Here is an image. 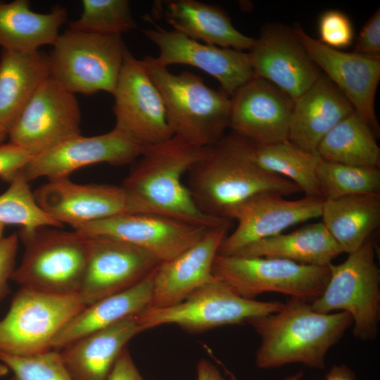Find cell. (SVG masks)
I'll return each mask as SVG.
<instances>
[{"label": "cell", "instance_id": "cell-40", "mask_svg": "<svg viewBox=\"0 0 380 380\" xmlns=\"http://www.w3.org/2000/svg\"><path fill=\"white\" fill-rule=\"evenodd\" d=\"M354 52L380 56V9L376 10L362 27L355 41Z\"/></svg>", "mask_w": 380, "mask_h": 380}, {"label": "cell", "instance_id": "cell-2", "mask_svg": "<svg viewBox=\"0 0 380 380\" xmlns=\"http://www.w3.org/2000/svg\"><path fill=\"white\" fill-rule=\"evenodd\" d=\"M353 323L347 312H318L310 303L294 297L279 311L246 322L261 338L255 364L262 369L292 363L323 369L329 350Z\"/></svg>", "mask_w": 380, "mask_h": 380}, {"label": "cell", "instance_id": "cell-46", "mask_svg": "<svg viewBox=\"0 0 380 380\" xmlns=\"http://www.w3.org/2000/svg\"><path fill=\"white\" fill-rule=\"evenodd\" d=\"M4 227L5 225L0 223V241L3 239V234L4 231Z\"/></svg>", "mask_w": 380, "mask_h": 380}, {"label": "cell", "instance_id": "cell-21", "mask_svg": "<svg viewBox=\"0 0 380 380\" xmlns=\"http://www.w3.org/2000/svg\"><path fill=\"white\" fill-rule=\"evenodd\" d=\"M249 51L254 76L272 83L293 101L321 75L293 30L286 26L264 27Z\"/></svg>", "mask_w": 380, "mask_h": 380}, {"label": "cell", "instance_id": "cell-34", "mask_svg": "<svg viewBox=\"0 0 380 380\" xmlns=\"http://www.w3.org/2000/svg\"><path fill=\"white\" fill-rule=\"evenodd\" d=\"M9 184L0 195V223L20 225L26 231L43 227H63L39 206L21 172Z\"/></svg>", "mask_w": 380, "mask_h": 380}, {"label": "cell", "instance_id": "cell-19", "mask_svg": "<svg viewBox=\"0 0 380 380\" xmlns=\"http://www.w3.org/2000/svg\"><path fill=\"white\" fill-rule=\"evenodd\" d=\"M90 238V255L77 293L86 306L133 286L160 262L129 243L109 237Z\"/></svg>", "mask_w": 380, "mask_h": 380}, {"label": "cell", "instance_id": "cell-10", "mask_svg": "<svg viewBox=\"0 0 380 380\" xmlns=\"http://www.w3.org/2000/svg\"><path fill=\"white\" fill-rule=\"evenodd\" d=\"M85 307L77 294L20 287L0 320V352L27 357L51 350L56 334Z\"/></svg>", "mask_w": 380, "mask_h": 380}, {"label": "cell", "instance_id": "cell-18", "mask_svg": "<svg viewBox=\"0 0 380 380\" xmlns=\"http://www.w3.org/2000/svg\"><path fill=\"white\" fill-rule=\"evenodd\" d=\"M143 147L115 128L97 136L80 134L32 157L21 172L28 182L40 177L49 181L68 178L75 170L92 164L133 163Z\"/></svg>", "mask_w": 380, "mask_h": 380}, {"label": "cell", "instance_id": "cell-25", "mask_svg": "<svg viewBox=\"0 0 380 380\" xmlns=\"http://www.w3.org/2000/svg\"><path fill=\"white\" fill-rule=\"evenodd\" d=\"M355 110L345 96L324 75L294 100L288 140L316 153L322 138L341 120Z\"/></svg>", "mask_w": 380, "mask_h": 380}, {"label": "cell", "instance_id": "cell-24", "mask_svg": "<svg viewBox=\"0 0 380 380\" xmlns=\"http://www.w3.org/2000/svg\"><path fill=\"white\" fill-rule=\"evenodd\" d=\"M137 315L87 334L58 350L75 380L108 379L127 343L143 331Z\"/></svg>", "mask_w": 380, "mask_h": 380}, {"label": "cell", "instance_id": "cell-41", "mask_svg": "<svg viewBox=\"0 0 380 380\" xmlns=\"http://www.w3.org/2000/svg\"><path fill=\"white\" fill-rule=\"evenodd\" d=\"M108 380H144L127 348L119 355Z\"/></svg>", "mask_w": 380, "mask_h": 380}, {"label": "cell", "instance_id": "cell-30", "mask_svg": "<svg viewBox=\"0 0 380 380\" xmlns=\"http://www.w3.org/2000/svg\"><path fill=\"white\" fill-rule=\"evenodd\" d=\"M320 217L331 236L348 254L357 250L380 224V194L324 199Z\"/></svg>", "mask_w": 380, "mask_h": 380}, {"label": "cell", "instance_id": "cell-23", "mask_svg": "<svg viewBox=\"0 0 380 380\" xmlns=\"http://www.w3.org/2000/svg\"><path fill=\"white\" fill-rule=\"evenodd\" d=\"M152 11L173 30L204 44L243 51L250 50L255 41L236 30L217 6L196 0L157 1Z\"/></svg>", "mask_w": 380, "mask_h": 380}, {"label": "cell", "instance_id": "cell-29", "mask_svg": "<svg viewBox=\"0 0 380 380\" xmlns=\"http://www.w3.org/2000/svg\"><path fill=\"white\" fill-rule=\"evenodd\" d=\"M343 253L324 224L319 222L255 242L234 255L277 258L303 265L327 266Z\"/></svg>", "mask_w": 380, "mask_h": 380}, {"label": "cell", "instance_id": "cell-22", "mask_svg": "<svg viewBox=\"0 0 380 380\" xmlns=\"http://www.w3.org/2000/svg\"><path fill=\"white\" fill-rule=\"evenodd\" d=\"M230 221L209 228L195 243L155 269L150 307L176 305L213 280V265L229 228Z\"/></svg>", "mask_w": 380, "mask_h": 380}, {"label": "cell", "instance_id": "cell-20", "mask_svg": "<svg viewBox=\"0 0 380 380\" xmlns=\"http://www.w3.org/2000/svg\"><path fill=\"white\" fill-rule=\"evenodd\" d=\"M293 103L272 83L254 77L231 96L229 127L255 144L288 140Z\"/></svg>", "mask_w": 380, "mask_h": 380}, {"label": "cell", "instance_id": "cell-43", "mask_svg": "<svg viewBox=\"0 0 380 380\" xmlns=\"http://www.w3.org/2000/svg\"><path fill=\"white\" fill-rule=\"evenodd\" d=\"M197 380H225L218 369L210 361L201 359L196 366Z\"/></svg>", "mask_w": 380, "mask_h": 380}, {"label": "cell", "instance_id": "cell-42", "mask_svg": "<svg viewBox=\"0 0 380 380\" xmlns=\"http://www.w3.org/2000/svg\"><path fill=\"white\" fill-rule=\"evenodd\" d=\"M303 376V373L300 371L286 376L283 380H300ZM325 380H356V375L346 365H335L327 373Z\"/></svg>", "mask_w": 380, "mask_h": 380}, {"label": "cell", "instance_id": "cell-7", "mask_svg": "<svg viewBox=\"0 0 380 380\" xmlns=\"http://www.w3.org/2000/svg\"><path fill=\"white\" fill-rule=\"evenodd\" d=\"M374 254L371 236L343 262L330 263L328 283L322 295L311 303L318 312L349 313L353 336L363 341L376 338L380 322V271Z\"/></svg>", "mask_w": 380, "mask_h": 380}, {"label": "cell", "instance_id": "cell-32", "mask_svg": "<svg viewBox=\"0 0 380 380\" xmlns=\"http://www.w3.org/2000/svg\"><path fill=\"white\" fill-rule=\"evenodd\" d=\"M247 141L250 156L258 166L292 182L305 196L322 198L317 179V153L289 140L267 145Z\"/></svg>", "mask_w": 380, "mask_h": 380}, {"label": "cell", "instance_id": "cell-35", "mask_svg": "<svg viewBox=\"0 0 380 380\" xmlns=\"http://www.w3.org/2000/svg\"><path fill=\"white\" fill-rule=\"evenodd\" d=\"M79 18L69 29L87 32L120 34L137 27L127 0H82Z\"/></svg>", "mask_w": 380, "mask_h": 380}, {"label": "cell", "instance_id": "cell-12", "mask_svg": "<svg viewBox=\"0 0 380 380\" xmlns=\"http://www.w3.org/2000/svg\"><path fill=\"white\" fill-rule=\"evenodd\" d=\"M80 123L75 94L48 78L11 125L8 137L34 157L80 135Z\"/></svg>", "mask_w": 380, "mask_h": 380}, {"label": "cell", "instance_id": "cell-13", "mask_svg": "<svg viewBox=\"0 0 380 380\" xmlns=\"http://www.w3.org/2000/svg\"><path fill=\"white\" fill-rule=\"evenodd\" d=\"M114 128L141 146L172 137L161 94L141 60L128 50L113 93Z\"/></svg>", "mask_w": 380, "mask_h": 380}, {"label": "cell", "instance_id": "cell-14", "mask_svg": "<svg viewBox=\"0 0 380 380\" xmlns=\"http://www.w3.org/2000/svg\"><path fill=\"white\" fill-rule=\"evenodd\" d=\"M293 32L315 65L352 105L355 113L379 136L374 100L380 80V56L330 48L308 34L299 24Z\"/></svg>", "mask_w": 380, "mask_h": 380}, {"label": "cell", "instance_id": "cell-8", "mask_svg": "<svg viewBox=\"0 0 380 380\" xmlns=\"http://www.w3.org/2000/svg\"><path fill=\"white\" fill-rule=\"evenodd\" d=\"M279 301H259L238 295L227 284L215 278L169 307H148L137 315L144 331L165 324H176L190 333L243 324L253 317L279 311Z\"/></svg>", "mask_w": 380, "mask_h": 380}, {"label": "cell", "instance_id": "cell-31", "mask_svg": "<svg viewBox=\"0 0 380 380\" xmlns=\"http://www.w3.org/2000/svg\"><path fill=\"white\" fill-rule=\"evenodd\" d=\"M370 127L355 111L320 141L316 152L323 160L343 164L380 166V148Z\"/></svg>", "mask_w": 380, "mask_h": 380}, {"label": "cell", "instance_id": "cell-27", "mask_svg": "<svg viewBox=\"0 0 380 380\" xmlns=\"http://www.w3.org/2000/svg\"><path fill=\"white\" fill-rule=\"evenodd\" d=\"M49 78L48 53L39 49L0 55V125L8 130L39 86Z\"/></svg>", "mask_w": 380, "mask_h": 380}, {"label": "cell", "instance_id": "cell-37", "mask_svg": "<svg viewBox=\"0 0 380 380\" xmlns=\"http://www.w3.org/2000/svg\"><path fill=\"white\" fill-rule=\"evenodd\" d=\"M319 39L322 44L341 49L354 42V28L348 15L338 10H328L322 13L317 24Z\"/></svg>", "mask_w": 380, "mask_h": 380}, {"label": "cell", "instance_id": "cell-5", "mask_svg": "<svg viewBox=\"0 0 380 380\" xmlns=\"http://www.w3.org/2000/svg\"><path fill=\"white\" fill-rule=\"evenodd\" d=\"M18 237L25 251L11 280L42 292L77 294L90 255V237L54 227L21 229Z\"/></svg>", "mask_w": 380, "mask_h": 380}, {"label": "cell", "instance_id": "cell-1", "mask_svg": "<svg viewBox=\"0 0 380 380\" xmlns=\"http://www.w3.org/2000/svg\"><path fill=\"white\" fill-rule=\"evenodd\" d=\"M187 177L195 204L213 217L228 219L235 208L260 194L286 197L300 192L292 182L258 166L250 156L248 141L233 133L210 146Z\"/></svg>", "mask_w": 380, "mask_h": 380}, {"label": "cell", "instance_id": "cell-28", "mask_svg": "<svg viewBox=\"0 0 380 380\" xmlns=\"http://www.w3.org/2000/svg\"><path fill=\"white\" fill-rule=\"evenodd\" d=\"M67 18L66 8L60 5L41 13L33 11L27 0L0 1V46L27 52L44 45L53 46Z\"/></svg>", "mask_w": 380, "mask_h": 380}, {"label": "cell", "instance_id": "cell-38", "mask_svg": "<svg viewBox=\"0 0 380 380\" xmlns=\"http://www.w3.org/2000/svg\"><path fill=\"white\" fill-rule=\"evenodd\" d=\"M32 156L25 149L10 142L0 145V178L11 182Z\"/></svg>", "mask_w": 380, "mask_h": 380}, {"label": "cell", "instance_id": "cell-26", "mask_svg": "<svg viewBox=\"0 0 380 380\" xmlns=\"http://www.w3.org/2000/svg\"><path fill=\"white\" fill-rule=\"evenodd\" d=\"M155 269L133 286L86 306L56 334L51 349L59 350L77 338L150 307Z\"/></svg>", "mask_w": 380, "mask_h": 380}, {"label": "cell", "instance_id": "cell-4", "mask_svg": "<svg viewBox=\"0 0 380 380\" xmlns=\"http://www.w3.org/2000/svg\"><path fill=\"white\" fill-rule=\"evenodd\" d=\"M158 89L173 135L197 147H209L229 127L231 96L207 86L192 72H170L167 68L141 60Z\"/></svg>", "mask_w": 380, "mask_h": 380}, {"label": "cell", "instance_id": "cell-45", "mask_svg": "<svg viewBox=\"0 0 380 380\" xmlns=\"http://www.w3.org/2000/svg\"><path fill=\"white\" fill-rule=\"evenodd\" d=\"M9 372L8 367L3 362H0V377L6 376Z\"/></svg>", "mask_w": 380, "mask_h": 380}, {"label": "cell", "instance_id": "cell-36", "mask_svg": "<svg viewBox=\"0 0 380 380\" xmlns=\"http://www.w3.org/2000/svg\"><path fill=\"white\" fill-rule=\"evenodd\" d=\"M0 361L12 371L11 380H75L63 365L59 352L53 349L27 357L0 352Z\"/></svg>", "mask_w": 380, "mask_h": 380}, {"label": "cell", "instance_id": "cell-16", "mask_svg": "<svg viewBox=\"0 0 380 380\" xmlns=\"http://www.w3.org/2000/svg\"><path fill=\"white\" fill-rule=\"evenodd\" d=\"M143 32L159 49L157 57L146 56L152 63L167 68L184 64L201 69L215 77L229 96L253 79L248 53L199 42L154 23Z\"/></svg>", "mask_w": 380, "mask_h": 380}, {"label": "cell", "instance_id": "cell-3", "mask_svg": "<svg viewBox=\"0 0 380 380\" xmlns=\"http://www.w3.org/2000/svg\"><path fill=\"white\" fill-rule=\"evenodd\" d=\"M210 148L194 146L175 135L145 146L122 185L174 218L206 227L229 222L203 213L182 182L184 174L205 157Z\"/></svg>", "mask_w": 380, "mask_h": 380}, {"label": "cell", "instance_id": "cell-17", "mask_svg": "<svg viewBox=\"0 0 380 380\" xmlns=\"http://www.w3.org/2000/svg\"><path fill=\"white\" fill-rule=\"evenodd\" d=\"M324 199L306 196L288 200L279 194H262L235 208L228 219L238 224L221 243L218 254L232 255L246 246L282 233L289 227L321 215Z\"/></svg>", "mask_w": 380, "mask_h": 380}, {"label": "cell", "instance_id": "cell-39", "mask_svg": "<svg viewBox=\"0 0 380 380\" xmlns=\"http://www.w3.org/2000/svg\"><path fill=\"white\" fill-rule=\"evenodd\" d=\"M18 238L14 233L0 241V302L11 292L8 280L15 268Z\"/></svg>", "mask_w": 380, "mask_h": 380}, {"label": "cell", "instance_id": "cell-11", "mask_svg": "<svg viewBox=\"0 0 380 380\" xmlns=\"http://www.w3.org/2000/svg\"><path fill=\"white\" fill-rule=\"evenodd\" d=\"M33 194L47 215L73 229L126 214L149 213L172 217L123 185L77 184L68 177L50 180Z\"/></svg>", "mask_w": 380, "mask_h": 380}, {"label": "cell", "instance_id": "cell-15", "mask_svg": "<svg viewBox=\"0 0 380 380\" xmlns=\"http://www.w3.org/2000/svg\"><path fill=\"white\" fill-rule=\"evenodd\" d=\"M210 227L157 214L118 215L80 226L75 231L88 237L120 240L168 260L197 242Z\"/></svg>", "mask_w": 380, "mask_h": 380}, {"label": "cell", "instance_id": "cell-44", "mask_svg": "<svg viewBox=\"0 0 380 380\" xmlns=\"http://www.w3.org/2000/svg\"><path fill=\"white\" fill-rule=\"evenodd\" d=\"M8 137V130L0 125V145Z\"/></svg>", "mask_w": 380, "mask_h": 380}, {"label": "cell", "instance_id": "cell-47", "mask_svg": "<svg viewBox=\"0 0 380 380\" xmlns=\"http://www.w3.org/2000/svg\"><path fill=\"white\" fill-rule=\"evenodd\" d=\"M228 374H229V380H239L234 374H233L231 372H228Z\"/></svg>", "mask_w": 380, "mask_h": 380}, {"label": "cell", "instance_id": "cell-9", "mask_svg": "<svg viewBox=\"0 0 380 380\" xmlns=\"http://www.w3.org/2000/svg\"><path fill=\"white\" fill-rule=\"evenodd\" d=\"M213 274L244 298L255 299L262 293L275 292L311 303L323 293L330 270L329 265L314 266L277 258L217 254Z\"/></svg>", "mask_w": 380, "mask_h": 380}, {"label": "cell", "instance_id": "cell-6", "mask_svg": "<svg viewBox=\"0 0 380 380\" xmlns=\"http://www.w3.org/2000/svg\"><path fill=\"white\" fill-rule=\"evenodd\" d=\"M52 46L49 78L75 94H113L128 51L122 35L68 29Z\"/></svg>", "mask_w": 380, "mask_h": 380}, {"label": "cell", "instance_id": "cell-33", "mask_svg": "<svg viewBox=\"0 0 380 380\" xmlns=\"http://www.w3.org/2000/svg\"><path fill=\"white\" fill-rule=\"evenodd\" d=\"M317 179L324 200L357 194H378L380 191L379 167L352 165L320 158Z\"/></svg>", "mask_w": 380, "mask_h": 380}]
</instances>
